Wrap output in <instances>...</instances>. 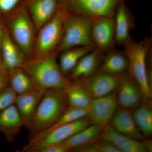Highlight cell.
Here are the masks:
<instances>
[{
    "label": "cell",
    "instance_id": "cell-9",
    "mask_svg": "<svg viewBox=\"0 0 152 152\" xmlns=\"http://www.w3.org/2000/svg\"><path fill=\"white\" fill-rule=\"evenodd\" d=\"M121 76L97 72L88 77L73 80L92 99L101 97L117 90Z\"/></svg>",
    "mask_w": 152,
    "mask_h": 152
},
{
    "label": "cell",
    "instance_id": "cell-30",
    "mask_svg": "<svg viewBox=\"0 0 152 152\" xmlns=\"http://www.w3.org/2000/svg\"><path fill=\"white\" fill-rule=\"evenodd\" d=\"M23 0H0V12L9 13L13 12Z\"/></svg>",
    "mask_w": 152,
    "mask_h": 152
},
{
    "label": "cell",
    "instance_id": "cell-21",
    "mask_svg": "<svg viewBox=\"0 0 152 152\" xmlns=\"http://www.w3.org/2000/svg\"><path fill=\"white\" fill-rule=\"evenodd\" d=\"M104 55L98 72L121 76L128 70L129 60L124 51L113 50Z\"/></svg>",
    "mask_w": 152,
    "mask_h": 152
},
{
    "label": "cell",
    "instance_id": "cell-24",
    "mask_svg": "<svg viewBox=\"0 0 152 152\" xmlns=\"http://www.w3.org/2000/svg\"><path fill=\"white\" fill-rule=\"evenodd\" d=\"M88 107L86 108H76L68 107L61 116L53 126L42 132L37 133L31 137L28 144L37 141L48 133L62 125L72 123L82 118L88 116Z\"/></svg>",
    "mask_w": 152,
    "mask_h": 152
},
{
    "label": "cell",
    "instance_id": "cell-25",
    "mask_svg": "<svg viewBox=\"0 0 152 152\" xmlns=\"http://www.w3.org/2000/svg\"><path fill=\"white\" fill-rule=\"evenodd\" d=\"M95 48L92 46L77 47L61 52L58 64L61 72L65 76L70 74L82 57Z\"/></svg>",
    "mask_w": 152,
    "mask_h": 152
},
{
    "label": "cell",
    "instance_id": "cell-10",
    "mask_svg": "<svg viewBox=\"0 0 152 152\" xmlns=\"http://www.w3.org/2000/svg\"><path fill=\"white\" fill-rule=\"evenodd\" d=\"M91 37L95 48L104 53L113 49L115 44L114 17L93 18Z\"/></svg>",
    "mask_w": 152,
    "mask_h": 152
},
{
    "label": "cell",
    "instance_id": "cell-16",
    "mask_svg": "<svg viewBox=\"0 0 152 152\" xmlns=\"http://www.w3.org/2000/svg\"><path fill=\"white\" fill-rule=\"evenodd\" d=\"M109 125L115 131L135 140H143L133 118L132 111L119 107L112 117Z\"/></svg>",
    "mask_w": 152,
    "mask_h": 152
},
{
    "label": "cell",
    "instance_id": "cell-32",
    "mask_svg": "<svg viewBox=\"0 0 152 152\" xmlns=\"http://www.w3.org/2000/svg\"><path fill=\"white\" fill-rule=\"evenodd\" d=\"M9 85L8 72L4 68H0V91Z\"/></svg>",
    "mask_w": 152,
    "mask_h": 152
},
{
    "label": "cell",
    "instance_id": "cell-17",
    "mask_svg": "<svg viewBox=\"0 0 152 152\" xmlns=\"http://www.w3.org/2000/svg\"><path fill=\"white\" fill-rule=\"evenodd\" d=\"M100 139L110 142L121 152H147L143 142L118 133L109 124L104 127Z\"/></svg>",
    "mask_w": 152,
    "mask_h": 152
},
{
    "label": "cell",
    "instance_id": "cell-23",
    "mask_svg": "<svg viewBox=\"0 0 152 152\" xmlns=\"http://www.w3.org/2000/svg\"><path fill=\"white\" fill-rule=\"evenodd\" d=\"M132 111L135 122L142 134L151 136L152 133L151 99L142 100L141 103Z\"/></svg>",
    "mask_w": 152,
    "mask_h": 152
},
{
    "label": "cell",
    "instance_id": "cell-12",
    "mask_svg": "<svg viewBox=\"0 0 152 152\" xmlns=\"http://www.w3.org/2000/svg\"><path fill=\"white\" fill-rule=\"evenodd\" d=\"M116 92L118 105L124 108H136L143 100L140 87L127 71L121 76Z\"/></svg>",
    "mask_w": 152,
    "mask_h": 152
},
{
    "label": "cell",
    "instance_id": "cell-14",
    "mask_svg": "<svg viewBox=\"0 0 152 152\" xmlns=\"http://www.w3.org/2000/svg\"><path fill=\"white\" fill-rule=\"evenodd\" d=\"M1 65L8 72L16 68H22L27 59L23 52L14 42L10 33L4 30L1 51Z\"/></svg>",
    "mask_w": 152,
    "mask_h": 152
},
{
    "label": "cell",
    "instance_id": "cell-8",
    "mask_svg": "<svg viewBox=\"0 0 152 152\" xmlns=\"http://www.w3.org/2000/svg\"><path fill=\"white\" fill-rule=\"evenodd\" d=\"M91 125L88 118L87 116L60 126L48 133L37 141L27 144L23 148V151L38 152L41 149L49 145L64 141Z\"/></svg>",
    "mask_w": 152,
    "mask_h": 152
},
{
    "label": "cell",
    "instance_id": "cell-31",
    "mask_svg": "<svg viewBox=\"0 0 152 152\" xmlns=\"http://www.w3.org/2000/svg\"><path fill=\"white\" fill-rule=\"evenodd\" d=\"M69 152L66 145L64 142L52 144L44 147L38 152Z\"/></svg>",
    "mask_w": 152,
    "mask_h": 152
},
{
    "label": "cell",
    "instance_id": "cell-19",
    "mask_svg": "<svg viewBox=\"0 0 152 152\" xmlns=\"http://www.w3.org/2000/svg\"><path fill=\"white\" fill-rule=\"evenodd\" d=\"M104 53L95 48L83 56L71 72L70 79L72 80L86 78L96 73Z\"/></svg>",
    "mask_w": 152,
    "mask_h": 152
},
{
    "label": "cell",
    "instance_id": "cell-4",
    "mask_svg": "<svg viewBox=\"0 0 152 152\" xmlns=\"http://www.w3.org/2000/svg\"><path fill=\"white\" fill-rule=\"evenodd\" d=\"M92 22L93 18L89 17L68 14L62 38L56 50L57 53L75 47H95L91 37Z\"/></svg>",
    "mask_w": 152,
    "mask_h": 152
},
{
    "label": "cell",
    "instance_id": "cell-27",
    "mask_svg": "<svg viewBox=\"0 0 152 152\" xmlns=\"http://www.w3.org/2000/svg\"><path fill=\"white\" fill-rule=\"evenodd\" d=\"M69 107L86 108L88 107L92 99L84 90L73 80L64 90Z\"/></svg>",
    "mask_w": 152,
    "mask_h": 152
},
{
    "label": "cell",
    "instance_id": "cell-6",
    "mask_svg": "<svg viewBox=\"0 0 152 152\" xmlns=\"http://www.w3.org/2000/svg\"><path fill=\"white\" fill-rule=\"evenodd\" d=\"M10 27L12 39L23 52L27 59L31 58L35 41V28L23 1L13 12Z\"/></svg>",
    "mask_w": 152,
    "mask_h": 152
},
{
    "label": "cell",
    "instance_id": "cell-26",
    "mask_svg": "<svg viewBox=\"0 0 152 152\" xmlns=\"http://www.w3.org/2000/svg\"><path fill=\"white\" fill-rule=\"evenodd\" d=\"M9 85L17 95L25 94L37 91L31 79L22 68L8 71Z\"/></svg>",
    "mask_w": 152,
    "mask_h": 152
},
{
    "label": "cell",
    "instance_id": "cell-13",
    "mask_svg": "<svg viewBox=\"0 0 152 152\" xmlns=\"http://www.w3.org/2000/svg\"><path fill=\"white\" fill-rule=\"evenodd\" d=\"M23 1L37 31L53 17L58 7V0Z\"/></svg>",
    "mask_w": 152,
    "mask_h": 152
},
{
    "label": "cell",
    "instance_id": "cell-1",
    "mask_svg": "<svg viewBox=\"0 0 152 152\" xmlns=\"http://www.w3.org/2000/svg\"><path fill=\"white\" fill-rule=\"evenodd\" d=\"M56 52L43 57L28 60L23 66L36 89L64 90L71 81L61 72L57 63Z\"/></svg>",
    "mask_w": 152,
    "mask_h": 152
},
{
    "label": "cell",
    "instance_id": "cell-5",
    "mask_svg": "<svg viewBox=\"0 0 152 152\" xmlns=\"http://www.w3.org/2000/svg\"><path fill=\"white\" fill-rule=\"evenodd\" d=\"M68 15L66 11L58 7L53 17L39 30L31 58L45 56L56 52L62 38L64 24Z\"/></svg>",
    "mask_w": 152,
    "mask_h": 152
},
{
    "label": "cell",
    "instance_id": "cell-18",
    "mask_svg": "<svg viewBox=\"0 0 152 152\" xmlns=\"http://www.w3.org/2000/svg\"><path fill=\"white\" fill-rule=\"evenodd\" d=\"M23 122L15 104L0 113V133L12 142L20 132Z\"/></svg>",
    "mask_w": 152,
    "mask_h": 152
},
{
    "label": "cell",
    "instance_id": "cell-22",
    "mask_svg": "<svg viewBox=\"0 0 152 152\" xmlns=\"http://www.w3.org/2000/svg\"><path fill=\"white\" fill-rule=\"evenodd\" d=\"M104 127L99 125L91 124L63 142L69 151L75 150L97 140L100 139Z\"/></svg>",
    "mask_w": 152,
    "mask_h": 152
},
{
    "label": "cell",
    "instance_id": "cell-33",
    "mask_svg": "<svg viewBox=\"0 0 152 152\" xmlns=\"http://www.w3.org/2000/svg\"><path fill=\"white\" fill-rule=\"evenodd\" d=\"M147 152H151L152 150V143L151 140H145L143 141Z\"/></svg>",
    "mask_w": 152,
    "mask_h": 152
},
{
    "label": "cell",
    "instance_id": "cell-29",
    "mask_svg": "<svg viewBox=\"0 0 152 152\" xmlns=\"http://www.w3.org/2000/svg\"><path fill=\"white\" fill-rule=\"evenodd\" d=\"M17 95L9 85L0 91V113L15 104Z\"/></svg>",
    "mask_w": 152,
    "mask_h": 152
},
{
    "label": "cell",
    "instance_id": "cell-3",
    "mask_svg": "<svg viewBox=\"0 0 152 152\" xmlns=\"http://www.w3.org/2000/svg\"><path fill=\"white\" fill-rule=\"evenodd\" d=\"M68 107L64 90L46 91L38 104L28 129L31 137L53 126Z\"/></svg>",
    "mask_w": 152,
    "mask_h": 152
},
{
    "label": "cell",
    "instance_id": "cell-28",
    "mask_svg": "<svg viewBox=\"0 0 152 152\" xmlns=\"http://www.w3.org/2000/svg\"><path fill=\"white\" fill-rule=\"evenodd\" d=\"M73 152H121L111 143L101 139L91 143L79 148Z\"/></svg>",
    "mask_w": 152,
    "mask_h": 152
},
{
    "label": "cell",
    "instance_id": "cell-2",
    "mask_svg": "<svg viewBox=\"0 0 152 152\" xmlns=\"http://www.w3.org/2000/svg\"><path fill=\"white\" fill-rule=\"evenodd\" d=\"M124 46V52L129 60L128 73L140 87L143 100L151 99L152 72L147 64L149 53L152 50L151 38L147 37L139 42L132 39Z\"/></svg>",
    "mask_w": 152,
    "mask_h": 152
},
{
    "label": "cell",
    "instance_id": "cell-34",
    "mask_svg": "<svg viewBox=\"0 0 152 152\" xmlns=\"http://www.w3.org/2000/svg\"><path fill=\"white\" fill-rule=\"evenodd\" d=\"M3 32H4V30H2L1 27V25H0V52L1 51V46ZM1 67V58H0V68Z\"/></svg>",
    "mask_w": 152,
    "mask_h": 152
},
{
    "label": "cell",
    "instance_id": "cell-11",
    "mask_svg": "<svg viewBox=\"0 0 152 152\" xmlns=\"http://www.w3.org/2000/svg\"><path fill=\"white\" fill-rule=\"evenodd\" d=\"M118 105L116 90L104 96L92 99L88 115L91 124L103 127L109 125Z\"/></svg>",
    "mask_w": 152,
    "mask_h": 152
},
{
    "label": "cell",
    "instance_id": "cell-20",
    "mask_svg": "<svg viewBox=\"0 0 152 152\" xmlns=\"http://www.w3.org/2000/svg\"><path fill=\"white\" fill-rule=\"evenodd\" d=\"M45 92L36 91L28 94L17 95L15 104L21 117L24 126L28 129Z\"/></svg>",
    "mask_w": 152,
    "mask_h": 152
},
{
    "label": "cell",
    "instance_id": "cell-15",
    "mask_svg": "<svg viewBox=\"0 0 152 152\" xmlns=\"http://www.w3.org/2000/svg\"><path fill=\"white\" fill-rule=\"evenodd\" d=\"M115 41L118 45H124L130 40V32L134 28V15L126 6L124 1L118 6L114 16Z\"/></svg>",
    "mask_w": 152,
    "mask_h": 152
},
{
    "label": "cell",
    "instance_id": "cell-7",
    "mask_svg": "<svg viewBox=\"0 0 152 152\" xmlns=\"http://www.w3.org/2000/svg\"><path fill=\"white\" fill-rule=\"evenodd\" d=\"M124 0H58V7L69 15L93 18L113 17L119 5Z\"/></svg>",
    "mask_w": 152,
    "mask_h": 152
}]
</instances>
